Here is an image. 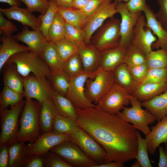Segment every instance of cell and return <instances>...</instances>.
<instances>
[{
  "label": "cell",
  "mask_w": 167,
  "mask_h": 167,
  "mask_svg": "<svg viewBox=\"0 0 167 167\" xmlns=\"http://www.w3.org/2000/svg\"><path fill=\"white\" fill-rule=\"evenodd\" d=\"M123 164L117 161H112L100 164H98L94 167H122Z\"/></svg>",
  "instance_id": "6f0895ef"
},
{
  "label": "cell",
  "mask_w": 167,
  "mask_h": 167,
  "mask_svg": "<svg viewBox=\"0 0 167 167\" xmlns=\"http://www.w3.org/2000/svg\"><path fill=\"white\" fill-rule=\"evenodd\" d=\"M62 69L70 77L83 71L82 62L79 54H75L63 62Z\"/></svg>",
  "instance_id": "b9f144b4"
},
{
  "label": "cell",
  "mask_w": 167,
  "mask_h": 167,
  "mask_svg": "<svg viewBox=\"0 0 167 167\" xmlns=\"http://www.w3.org/2000/svg\"><path fill=\"white\" fill-rule=\"evenodd\" d=\"M117 9L121 17L120 45L126 46L131 43L134 27L142 12H131L127 9L124 2L118 3Z\"/></svg>",
  "instance_id": "2e32d148"
},
{
  "label": "cell",
  "mask_w": 167,
  "mask_h": 167,
  "mask_svg": "<svg viewBox=\"0 0 167 167\" xmlns=\"http://www.w3.org/2000/svg\"><path fill=\"white\" fill-rule=\"evenodd\" d=\"M159 147L160 157L158 166L159 167H167V154L163 146H159Z\"/></svg>",
  "instance_id": "11a10c76"
},
{
  "label": "cell",
  "mask_w": 167,
  "mask_h": 167,
  "mask_svg": "<svg viewBox=\"0 0 167 167\" xmlns=\"http://www.w3.org/2000/svg\"><path fill=\"white\" fill-rule=\"evenodd\" d=\"M0 2L7 3L11 6H19L20 5L19 0H0Z\"/></svg>",
  "instance_id": "91938a15"
},
{
  "label": "cell",
  "mask_w": 167,
  "mask_h": 167,
  "mask_svg": "<svg viewBox=\"0 0 167 167\" xmlns=\"http://www.w3.org/2000/svg\"><path fill=\"white\" fill-rule=\"evenodd\" d=\"M156 40L157 37L146 25L145 15L142 14L134 27L131 43L146 56L152 50V45Z\"/></svg>",
  "instance_id": "5bb4252c"
},
{
  "label": "cell",
  "mask_w": 167,
  "mask_h": 167,
  "mask_svg": "<svg viewBox=\"0 0 167 167\" xmlns=\"http://www.w3.org/2000/svg\"><path fill=\"white\" fill-rule=\"evenodd\" d=\"M128 67L137 84L138 85L141 84L145 79L149 69L146 63Z\"/></svg>",
  "instance_id": "7dc6e473"
},
{
  "label": "cell",
  "mask_w": 167,
  "mask_h": 167,
  "mask_svg": "<svg viewBox=\"0 0 167 167\" xmlns=\"http://www.w3.org/2000/svg\"><path fill=\"white\" fill-rule=\"evenodd\" d=\"M65 38L79 45L85 43V34L83 29L79 28L66 22Z\"/></svg>",
  "instance_id": "7bdbcfd3"
},
{
  "label": "cell",
  "mask_w": 167,
  "mask_h": 167,
  "mask_svg": "<svg viewBox=\"0 0 167 167\" xmlns=\"http://www.w3.org/2000/svg\"><path fill=\"white\" fill-rule=\"evenodd\" d=\"M0 12L8 19L16 20L24 26L29 27L34 30L40 29L41 24L40 19L33 15L27 8L13 6L8 8H0Z\"/></svg>",
  "instance_id": "ac0fdd59"
},
{
  "label": "cell",
  "mask_w": 167,
  "mask_h": 167,
  "mask_svg": "<svg viewBox=\"0 0 167 167\" xmlns=\"http://www.w3.org/2000/svg\"><path fill=\"white\" fill-rule=\"evenodd\" d=\"M151 130L145 138L148 144V152L153 155L160 144H167V115L157 124L151 128Z\"/></svg>",
  "instance_id": "44dd1931"
},
{
  "label": "cell",
  "mask_w": 167,
  "mask_h": 167,
  "mask_svg": "<svg viewBox=\"0 0 167 167\" xmlns=\"http://www.w3.org/2000/svg\"><path fill=\"white\" fill-rule=\"evenodd\" d=\"M131 167H141V165L139 162L137 160L133 164Z\"/></svg>",
  "instance_id": "94428289"
},
{
  "label": "cell",
  "mask_w": 167,
  "mask_h": 167,
  "mask_svg": "<svg viewBox=\"0 0 167 167\" xmlns=\"http://www.w3.org/2000/svg\"><path fill=\"white\" fill-rule=\"evenodd\" d=\"M66 22L57 12L50 26L46 39L48 42L54 43L65 37Z\"/></svg>",
  "instance_id": "d6a6232c"
},
{
  "label": "cell",
  "mask_w": 167,
  "mask_h": 167,
  "mask_svg": "<svg viewBox=\"0 0 167 167\" xmlns=\"http://www.w3.org/2000/svg\"><path fill=\"white\" fill-rule=\"evenodd\" d=\"M149 69L167 68V52L162 49L151 51L146 56Z\"/></svg>",
  "instance_id": "74e56055"
},
{
  "label": "cell",
  "mask_w": 167,
  "mask_h": 167,
  "mask_svg": "<svg viewBox=\"0 0 167 167\" xmlns=\"http://www.w3.org/2000/svg\"><path fill=\"white\" fill-rule=\"evenodd\" d=\"M41 104L32 99H26L19 120L20 128L17 141L34 142L41 135Z\"/></svg>",
  "instance_id": "7a4b0ae2"
},
{
  "label": "cell",
  "mask_w": 167,
  "mask_h": 167,
  "mask_svg": "<svg viewBox=\"0 0 167 167\" xmlns=\"http://www.w3.org/2000/svg\"><path fill=\"white\" fill-rule=\"evenodd\" d=\"M63 62L73 55L78 54L79 45L65 38L54 43Z\"/></svg>",
  "instance_id": "8d00e7d4"
},
{
  "label": "cell",
  "mask_w": 167,
  "mask_h": 167,
  "mask_svg": "<svg viewBox=\"0 0 167 167\" xmlns=\"http://www.w3.org/2000/svg\"><path fill=\"white\" fill-rule=\"evenodd\" d=\"M114 84L113 71L105 70L100 67L94 77L87 80L85 96L89 101L96 105Z\"/></svg>",
  "instance_id": "ba28073f"
},
{
  "label": "cell",
  "mask_w": 167,
  "mask_h": 167,
  "mask_svg": "<svg viewBox=\"0 0 167 167\" xmlns=\"http://www.w3.org/2000/svg\"><path fill=\"white\" fill-rule=\"evenodd\" d=\"M130 95L115 83L96 105L97 108L105 113L116 115L129 105Z\"/></svg>",
  "instance_id": "8fae6325"
},
{
  "label": "cell",
  "mask_w": 167,
  "mask_h": 167,
  "mask_svg": "<svg viewBox=\"0 0 167 167\" xmlns=\"http://www.w3.org/2000/svg\"><path fill=\"white\" fill-rule=\"evenodd\" d=\"M9 159L8 147H0V167H8Z\"/></svg>",
  "instance_id": "db71d44e"
},
{
  "label": "cell",
  "mask_w": 167,
  "mask_h": 167,
  "mask_svg": "<svg viewBox=\"0 0 167 167\" xmlns=\"http://www.w3.org/2000/svg\"><path fill=\"white\" fill-rule=\"evenodd\" d=\"M45 167H73L56 153L49 151L43 156Z\"/></svg>",
  "instance_id": "f6af8a7d"
},
{
  "label": "cell",
  "mask_w": 167,
  "mask_h": 167,
  "mask_svg": "<svg viewBox=\"0 0 167 167\" xmlns=\"http://www.w3.org/2000/svg\"><path fill=\"white\" fill-rule=\"evenodd\" d=\"M78 54L82 60L85 71L92 72L100 67L101 51L91 44L84 43L80 45Z\"/></svg>",
  "instance_id": "d6986e66"
},
{
  "label": "cell",
  "mask_w": 167,
  "mask_h": 167,
  "mask_svg": "<svg viewBox=\"0 0 167 167\" xmlns=\"http://www.w3.org/2000/svg\"><path fill=\"white\" fill-rule=\"evenodd\" d=\"M57 12L66 22L83 29L89 17L81 10L72 7H64L58 6Z\"/></svg>",
  "instance_id": "4dcf8cb0"
},
{
  "label": "cell",
  "mask_w": 167,
  "mask_h": 167,
  "mask_svg": "<svg viewBox=\"0 0 167 167\" xmlns=\"http://www.w3.org/2000/svg\"><path fill=\"white\" fill-rule=\"evenodd\" d=\"M58 6L54 0H50L49 2L48 6L45 13L41 14L39 17L41 21L39 30L42 32L45 38L57 12Z\"/></svg>",
  "instance_id": "f35d334b"
},
{
  "label": "cell",
  "mask_w": 167,
  "mask_h": 167,
  "mask_svg": "<svg viewBox=\"0 0 167 167\" xmlns=\"http://www.w3.org/2000/svg\"><path fill=\"white\" fill-rule=\"evenodd\" d=\"M125 5L128 10L133 13L144 12L147 6L146 0H130Z\"/></svg>",
  "instance_id": "f907efd6"
},
{
  "label": "cell",
  "mask_w": 167,
  "mask_h": 167,
  "mask_svg": "<svg viewBox=\"0 0 167 167\" xmlns=\"http://www.w3.org/2000/svg\"><path fill=\"white\" fill-rule=\"evenodd\" d=\"M0 70L9 59L19 53L30 51L27 47L19 44L11 35L2 34L0 38Z\"/></svg>",
  "instance_id": "7402d4cb"
},
{
  "label": "cell",
  "mask_w": 167,
  "mask_h": 167,
  "mask_svg": "<svg viewBox=\"0 0 167 167\" xmlns=\"http://www.w3.org/2000/svg\"><path fill=\"white\" fill-rule=\"evenodd\" d=\"M126 46L119 45L101 51L100 67L103 70L113 71L123 62Z\"/></svg>",
  "instance_id": "cb8c5ba5"
},
{
  "label": "cell",
  "mask_w": 167,
  "mask_h": 167,
  "mask_svg": "<svg viewBox=\"0 0 167 167\" xmlns=\"http://www.w3.org/2000/svg\"><path fill=\"white\" fill-rule=\"evenodd\" d=\"M120 22L113 17L110 18L96 31L90 43L101 51L120 45Z\"/></svg>",
  "instance_id": "8992f818"
},
{
  "label": "cell",
  "mask_w": 167,
  "mask_h": 167,
  "mask_svg": "<svg viewBox=\"0 0 167 167\" xmlns=\"http://www.w3.org/2000/svg\"><path fill=\"white\" fill-rule=\"evenodd\" d=\"M142 106L149 111L158 121L167 115V89L162 93L145 101Z\"/></svg>",
  "instance_id": "4316f807"
},
{
  "label": "cell",
  "mask_w": 167,
  "mask_h": 167,
  "mask_svg": "<svg viewBox=\"0 0 167 167\" xmlns=\"http://www.w3.org/2000/svg\"><path fill=\"white\" fill-rule=\"evenodd\" d=\"M165 152L167 154V144L166 145V146L165 149Z\"/></svg>",
  "instance_id": "be15d7a7"
},
{
  "label": "cell",
  "mask_w": 167,
  "mask_h": 167,
  "mask_svg": "<svg viewBox=\"0 0 167 167\" xmlns=\"http://www.w3.org/2000/svg\"><path fill=\"white\" fill-rule=\"evenodd\" d=\"M57 113L51 97L45 100L42 103L40 124L41 130L43 133L52 131L53 124Z\"/></svg>",
  "instance_id": "f1b7e54d"
},
{
  "label": "cell",
  "mask_w": 167,
  "mask_h": 167,
  "mask_svg": "<svg viewBox=\"0 0 167 167\" xmlns=\"http://www.w3.org/2000/svg\"><path fill=\"white\" fill-rule=\"evenodd\" d=\"M104 0H88L85 7L81 10L88 17L92 15L99 7Z\"/></svg>",
  "instance_id": "816d5d0a"
},
{
  "label": "cell",
  "mask_w": 167,
  "mask_h": 167,
  "mask_svg": "<svg viewBox=\"0 0 167 167\" xmlns=\"http://www.w3.org/2000/svg\"><path fill=\"white\" fill-rule=\"evenodd\" d=\"M59 6L64 7H71L72 0H54Z\"/></svg>",
  "instance_id": "680465c9"
},
{
  "label": "cell",
  "mask_w": 167,
  "mask_h": 167,
  "mask_svg": "<svg viewBox=\"0 0 167 167\" xmlns=\"http://www.w3.org/2000/svg\"><path fill=\"white\" fill-rule=\"evenodd\" d=\"M115 83L133 95L138 85L135 81L128 66L122 62L113 71Z\"/></svg>",
  "instance_id": "d4e9b609"
},
{
  "label": "cell",
  "mask_w": 167,
  "mask_h": 167,
  "mask_svg": "<svg viewBox=\"0 0 167 167\" xmlns=\"http://www.w3.org/2000/svg\"><path fill=\"white\" fill-rule=\"evenodd\" d=\"M8 167H24L31 156L28 145L17 141L8 147Z\"/></svg>",
  "instance_id": "603a6c76"
},
{
  "label": "cell",
  "mask_w": 167,
  "mask_h": 167,
  "mask_svg": "<svg viewBox=\"0 0 167 167\" xmlns=\"http://www.w3.org/2000/svg\"><path fill=\"white\" fill-rule=\"evenodd\" d=\"M167 79V68L149 69L146 77L141 84L162 83L166 82Z\"/></svg>",
  "instance_id": "ee69618b"
},
{
  "label": "cell",
  "mask_w": 167,
  "mask_h": 167,
  "mask_svg": "<svg viewBox=\"0 0 167 167\" xmlns=\"http://www.w3.org/2000/svg\"><path fill=\"white\" fill-rule=\"evenodd\" d=\"M129 99L131 106L124 107L122 111L116 115L123 121L131 123L134 127L146 135L151 131L148 125L153 124L156 118L149 111L142 108L141 101L135 96L131 95Z\"/></svg>",
  "instance_id": "5b68a950"
},
{
  "label": "cell",
  "mask_w": 167,
  "mask_h": 167,
  "mask_svg": "<svg viewBox=\"0 0 167 167\" xmlns=\"http://www.w3.org/2000/svg\"><path fill=\"white\" fill-rule=\"evenodd\" d=\"M22 77L23 96L26 99H35L41 104L44 100L51 97L54 90L47 78L33 74Z\"/></svg>",
  "instance_id": "4fadbf2b"
},
{
  "label": "cell",
  "mask_w": 167,
  "mask_h": 167,
  "mask_svg": "<svg viewBox=\"0 0 167 167\" xmlns=\"http://www.w3.org/2000/svg\"><path fill=\"white\" fill-rule=\"evenodd\" d=\"M75 109L77 125L104 149L106 154L104 163L115 161L123 164L135 158L138 147L137 131L132 124L96 107Z\"/></svg>",
  "instance_id": "6da1fadb"
},
{
  "label": "cell",
  "mask_w": 167,
  "mask_h": 167,
  "mask_svg": "<svg viewBox=\"0 0 167 167\" xmlns=\"http://www.w3.org/2000/svg\"><path fill=\"white\" fill-rule=\"evenodd\" d=\"M138 147L136 155L135 157L142 167H152L148 154V148L146 139L141 137L139 131H137Z\"/></svg>",
  "instance_id": "60d3db41"
},
{
  "label": "cell",
  "mask_w": 167,
  "mask_h": 167,
  "mask_svg": "<svg viewBox=\"0 0 167 167\" xmlns=\"http://www.w3.org/2000/svg\"><path fill=\"white\" fill-rule=\"evenodd\" d=\"M123 62L128 66L144 64L146 56L138 48L130 43L126 46Z\"/></svg>",
  "instance_id": "e575fe53"
},
{
  "label": "cell",
  "mask_w": 167,
  "mask_h": 167,
  "mask_svg": "<svg viewBox=\"0 0 167 167\" xmlns=\"http://www.w3.org/2000/svg\"><path fill=\"white\" fill-rule=\"evenodd\" d=\"M24 3L27 6V9L30 11L40 12L45 14L48 6L49 2L44 0H19Z\"/></svg>",
  "instance_id": "bcb514c9"
},
{
  "label": "cell",
  "mask_w": 167,
  "mask_h": 167,
  "mask_svg": "<svg viewBox=\"0 0 167 167\" xmlns=\"http://www.w3.org/2000/svg\"><path fill=\"white\" fill-rule=\"evenodd\" d=\"M113 2H114L117 3L124 2L126 3L129 1L130 0H113Z\"/></svg>",
  "instance_id": "6125c7cd"
},
{
  "label": "cell",
  "mask_w": 167,
  "mask_h": 167,
  "mask_svg": "<svg viewBox=\"0 0 167 167\" xmlns=\"http://www.w3.org/2000/svg\"><path fill=\"white\" fill-rule=\"evenodd\" d=\"M143 12L147 26L157 37V40L152 45V49L160 48L167 52V31L157 19L150 7L147 5Z\"/></svg>",
  "instance_id": "ffe728a7"
},
{
  "label": "cell",
  "mask_w": 167,
  "mask_h": 167,
  "mask_svg": "<svg viewBox=\"0 0 167 167\" xmlns=\"http://www.w3.org/2000/svg\"><path fill=\"white\" fill-rule=\"evenodd\" d=\"M166 82L167 83V80H166Z\"/></svg>",
  "instance_id": "03108f58"
},
{
  "label": "cell",
  "mask_w": 167,
  "mask_h": 167,
  "mask_svg": "<svg viewBox=\"0 0 167 167\" xmlns=\"http://www.w3.org/2000/svg\"><path fill=\"white\" fill-rule=\"evenodd\" d=\"M51 97L59 113L76 122L77 117L75 107L68 99L54 91Z\"/></svg>",
  "instance_id": "1f68e13d"
},
{
  "label": "cell",
  "mask_w": 167,
  "mask_h": 167,
  "mask_svg": "<svg viewBox=\"0 0 167 167\" xmlns=\"http://www.w3.org/2000/svg\"><path fill=\"white\" fill-rule=\"evenodd\" d=\"M54 91L66 96L68 88L70 77L64 71L51 74L48 79Z\"/></svg>",
  "instance_id": "836d02e7"
},
{
  "label": "cell",
  "mask_w": 167,
  "mask_h": 167,
  "mask_svg": "<svg viewBox=\"0 0 167 167\" xmlns=\"http://www.w3.org/2000/svg\"><path fill=\"white\" fill-rule=\"evenodd\" d=\"M77 126L76 122L62 116L57 111L53 124L52 131L70 134Z\"/></svg>",
  "instance_id": "d590c367"
},
{
  "label": "cell",
  "mask_w": 167,
  "mask_h": 167,
  "mask_svg": "<svg viewBox=\"0 0 167 167\" xmlns=\"http://www.w3.org/2000/svg\"><path fill=\"white\" fill-rule=\"evenodd\" d=\"M54 152L73 167H94L98 164L89 158L75 143L64 141L51 148Z\"/></svg>",
  "instance_id": "30bf717a"
},
{
  "label": "cell",
  "mask_w": 167,
  "mask_h": 167,
  "mask_svg": "<svg viewBox=\"0 0 167 167\" xmlns=\"http://www.w3.org/2000/svg\"><path fill=\"white\" fill-rule=\"evenodd\" d=\"M88 0H72V7L81 10L86 5Z\"/></svg>",
  "instance_id": "9f6ffc18"
},
{
  "label": "cell",
  "mask_w": 167,
  "mask_h": 167,
  "mask_svg": "<svg viewBox=\"0 0 167 167\" xmlns=\"http://www.w3.org/2000/svg\"><path fill=\"white\" fill-rule=\"evenodd\" d=\"M159 8L155 14L157 19L167 31V0H157Z\"/></svg>",
  "instance_id": "c3c4849f"
},
{
  "label": "cell",
  "mask_w": 167,
  "mask_h": 167,
  "mask_svg": "<svg viewBox=\"0 0 167 167\" xmlns=\"http://www.w3.org/2000/svg\"><path fill=\"white\" fill-rule=\"evenodd\" d=\"M23 95L6 86H4L0 95V108L13 107L20 102Z\"/></svg>",
  "instance_id": "ab89813d"
},
{
  "label": "cell",
  "mask_w": 167,
  "mask_h": 167,
  "mask_svg": "<svg viewBox=\"0 0 167 167\" xmlns=\"http://www.w3.org/2000/svg\"><path fill=\"white\" fill-rule=\"evenodd\" d=\"M45 1H47V0H44Z\"/></svg>",
  "instance_id": "e7e4bbea"
},
{
  "label": "cell",
  "mask_w": 167,
  "mask_h": 167,
  "mask_svg": "<svg viewBox=\"0 0 167 167\" xmlns=\"http://www.w3.org/2000/svg\"><path fill=\"white\" fill-rule=\"evenodd\" d=\"M167 89L166 81L160 83H143L138 86L133 96L139 101L143 102L162 93Z\"/></svg>",
  "instance_id": "f546056e"
},
{
  "label": "cell",
  "mask_w": 167,
  "mask_h": 167,
  "mask_svg": "<svg viewBox=\"0 0 167 167\" xmlns=\"http://www.w3.org/2000/svg\"><path fill=\"white\" fill-rule=\"evenodd\" d=\"M18 30L15 25L6 19L0 12V32L3 34L11 35Z\"/></svg>",
  "instance_id": "681fc988"
},
{
  "label": "cell",
  "mask_w": 167,
  "mask_h": 167,
  "mask_svg": "<svg viewBox=\"0 0 167 167\" xmlns=\"http://www.w3.org/2000/svg\"><path fill=\"white\" fill-rule=\"evenodd\" d=\"M6 62L14 64L23 77L28 76L31 73L47 79L51 75L50 71L45 62L38 55L31 51L16 54L11 57Z\"/></svg>",
  "instance_id": "3957f363"
},
{
  "label": "cell",
  "mask_w": 167,
  "mask_h": 167,
  "mask_svg": "<svg viewBox=\"0 0 167 167\" xmlns=\"http://www.w3.org/2000/svg\"><path fill=\"white\" fill-rule=\"evenodd\" d=\"M25 100H22L10 109L0 108L1 132L0 147L10 146L17 142L19 131V117L24 106Z\"/></svg>",
  "instance_id": "277c9868"
},
{
  "label": "cell",
  "mask_w": 167,
  "mask_h": 167,
  "mask_svg": "<svg viewBox=\"0 0 167 167\" xmlns=\"http://www.w3.org/2000/svg\"><path fill=\"white\" fill-rule=\"evenodd\" d=\"M100 67L94 72L89 73L83 71L70 77L69 84L66 96L77 108L85 109L96 106L91 102L85 94V85L87 79L93 78L99 71Z\"/></svg>",
  "instance_id": "52a82bcc"
},
{
  "label": "cell",
  "mask_w": 167,
  "mask_h": 167,
  "mask_svg": "<svg viewBox=\"0 0 167 167\" xmlns=\"http://www.w3.org/2000/svg\"><path fill=\"white\" fill-rule=\"evenodd\" d=\"M45 167L43 156L32 155L24 167Z\"/></svg>",
  "instance_id": "f5cc1de1"
},
{
  "label": "cell",
  "mask_w": 167,
  "mask_h": 167,
  "mask_svg": "<svg viewBox=\"0 0 167 167\" xmlns=\"http://www.w3.org/2000/svg\"><path fill=\"white\" fill-rule=\"evenodd\" d=\"M70 140L76 144L98 164L105 163V153L102 147L89 134L77 126L70 134Z\"/></svg>",
  "instance_id": "9c48e42d"
},
{
  "label": "cell",
  "mask_w": 167,
  "mask_h": 167,
  "mask_svg": "<svg viewBox=\"0 0 167 167\" xmlns=\"http://www.w3.org/2000/svg\"><path fill=\"white\" fill-rule=\"evenodd\" d=\"M14 37L17 41L25 43L30 51L39 56L48 42L40 30H30L26 26Z\"/></svg>",
  "instance_id": "e0dca14e"
},
{
  "label": "cell",
  "mask_w": 167,
  "mask_h": 167,
  "mask_svg": "<svg viewBox=\"0 0 167 167\" xmlns=\"http://www.w3.org/2000/svg\"><path fill=\"white\" fill-rule=\"evenodd\" d=\"M67 140H70L69 134L43 133L34 142L28 144L30 154L43 156L53 147Z\"/></svg>",
  "instance_id": "9a60e30c"
},
{
  "label": "cell",
  "mask_w": 167,
  "mask_h": 167,
  "mask_svg": "<svg viewBox=\"0 0 167 167\" xmlns=\"http://www.w3.org/2000/svg\"><path fill=\"white\" fill-rule=\"evenodd\" d=\"M113 0H104L97 10L89 17L83 29L85 34L84 42L90 44L93 34L104 24L105 20L113 17L118 13V3Z\"/></svg>",
  "instance_id": "7c38bea8"
},
{
  "label": "cell",
  "mask_w": 167,
  "mask_h": 167,
  "mask_svg": "<svg viewBox=\"0 0 167 167\" xmlns=\"http://www.w3.org/2000/svg\"><path fill=\"white\" fill-rule=\"evenodd\" d=\"M39 56L48 66L51 74L63 71V61L54 43L48 42Z\"/></svg>",
  "instance_id": "83f0119b"
},
{
  "label": "cell",
  "mask_w": 167,
  "mask_h": 167,
  "mask_svg": "<svg viewBox=\"0 0 167 167\" xmlns=\"http://www.w3.org/2000/svg\"><path fill=\"white\" fill-rule=\"evenodd\" d=\"M4 86H6L23 95L24 86L22 76L15 64L6 62L2 68Z\"/></svg>",
  "instance_id": "484cf974"
}]
</instances>
